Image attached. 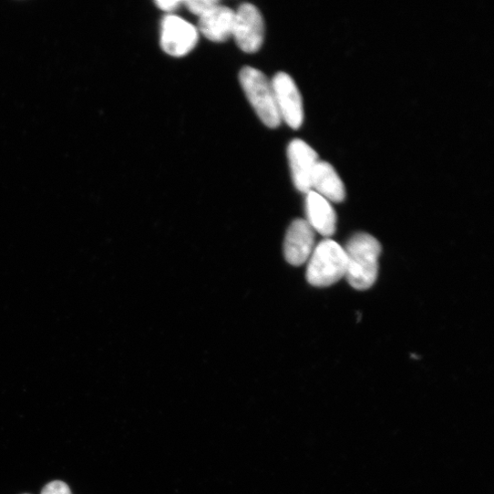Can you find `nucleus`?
I'll return each instance as SVG.
<instances>
[{"label":"nucleus","instance_id":"f257e3e1","mask_svg":"<svg viewBox=\"0 0 494 494\" xmlns=\"http://www.w3.org/2000/svg\"><path fill=\"white\" fill-rule=\"evenodd\" d=\"M345 277L355 290L366 291L374 286L378 276L381 244L374 236L360 232L354 235L345 247Z\"/></svg>","mask_w":494,"mask_h":494},{"label":"nucleus","instance_id":"f03ea898","mask_svg":"<svg viewBox=\"0 0 494 494\" xmlns=\"http://www.w3.org/2000/svg\"><path fill=\"white\" fill-rule=\"evenodd\" d=\"M346 264L344 247L332 239H325L315 246L308 261L307 281L314 287H330L345 277Z\"/></svg>","mask_w":494,"mask_h":494},{"label":"nucleus","instance_id":"7ed1b4c3","mask_svg":"<svg viewBox=\"0 0 494 494\" xmlns=\"http://www.w3.org/2000/svg\"><path fill=\"white\" fill-rule=\"evenodd\" d=\"M241 87L262 121L271 129L282 124L272 81L260 70L245 67L239 74Z\"/></svg>","mask_w":494,"mask_h":494},{"label":"nucleus","instance_id":"20e7f679","mask_svg":"<svg viewBox=\"0 0 494 494\" xmlns=\"http://www.w3.org/2000/svg\"><path fill=\"white\" fill-rule=\"evenodd\" d=\"M264 20L260 11L252 5H242L234 15L232 37L244 53H257L264 42Z\"/></svg>","mask_w":494,"mask_h":494},{"label":"nucleus","instance_id":"39448f33","mask_svg":"<svg viewBox=\"0 0 494 494\" xmlns=\"http://www.w3.org/2000/svg\"><path fill=\"white\" fill-rule=\"evenodd\" d=\"M198 39V30L190 23L172 15L163 18L160 46L167 55L183 57L195 48Z\"/></svg>","mask_w":494,"mask_h":494},{"label":"nucleus","instance_id":"423d86ee","mask_svg":"<svg viewBox=\"0 0 494 494\" xmlns=\"http://www.w3.org/2000/svg\"><path fill=\"white\" fill-rule=\"evenodd\" d=\"M282 120L293 129H299L304 120L303 98L291 76L278 73L272 81Z\"/></svg>","mask_w":494,"mask_h":494},{"label":"nucleus","instance_id":"0eeeda50","mask_svg":"<svg viewBox=\"0 0 494 494\" xmlns=\"http://www.w3.org/2000/svg\"><path fill=\"white\" fill-rule=\"evenodd\" d=\"M315 249V231L306 220L297 219L287 231L284 255L294 267L307 263Z\"/></svg>","mask_w":494,"mask_h":494},{"label":"nucleus","instance_id":"6e6552de","mask_svg":"<svg viewBox=\"0 0 494 494\" xmlns=\"http://www.w3.org/2000/svg\"><path fill=\"white\" fill-rule=\"evenodd\" d=\"M288 157L295 187L307 194L312 190L313 174L320 161L318 153L308 143L296 139L289 145Z\"/></svg>","mask_w":494,"mask_h":494},{"label":"nucleus","instance_id":"1a4fd4ad","mask_svg":"<svg viewBox=\"0 0 494 494\" xmlns=\"http://www.w3.org/2000/svg\"><path fill=\"white\" fill-rule=\"evenodd\" d=\"M235 13L218 5L199 18L198 29L202 36L213 43H222L232 36Z\"/></svg>","mask_w":494,"mask_h":494},{"label":"nucleus","instance_id":"9d476101","mask_svg":"<svg viewBox=\"0 0 494 494\" xmlns=\"http://www.w3.org/2000/svg\"><path fill=\"white\" fill-rule=\"evenodd\" d=\"M305 207L306 221L315 232L327 237L335 232L337 216L331 201L311 190L307 193Z\"/></svg>","mask_w":494,"mask_h":494},{"label":"nucleus","instance_id":"9b49d317","mask_svg":"<svg viewBox=\"0 0 494 494\" xmlns=\"http://www.w3.org/2000/svg\"><path fill=\"white\" fill-rule=\"evenodd\" d=\"M312 190L333 202L345 201V184L336 170L327 161L320 160L315 167L312 180Z\"/></svg>","mask_w":494,"mask_h":494},{"label":"nucleus","instance_id":"f8f14e48","mask_svg":"<svg viewBox=\"0 0 494 494\" xmlns=\"http://www.w3.org/2000/svg\"><path fill=\"white\" fill-rule=\"evenodd\" d=\"M183 5L190 14L200 18L220 4L215 0H188Z\"/></svg>","mask_w":494,"mask_h":494},{"label":"nucleus","instance_id":"ddd939ff","mask_svg":"<svg viewBox=\"0 0 494 494\" xmlns=\"http://www.w3.org/2000/svg\"><path fill=\"white\" fill-rule=\"evenodd\" d=\"M41 494H72V491L66 482L55 480L46 485Z\"/></svg>","mask_w":494,"mask_h":494},{"label":"nucleus","instance_id":"4468645a","mask_svg":"<svg viewBox=\"0 0 494 494\" xmlns=\"http://www.w3.org/2000/svg\"><path fill=\"white\" fill-rule=\"evenodd\" d=\"M182 5L183 2H179V0H159L156 2L158 8L168 14L177 11Z\"/></svg>","mask_w":494,"mask_h":494}]
</instances>
